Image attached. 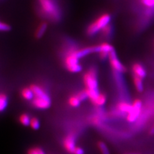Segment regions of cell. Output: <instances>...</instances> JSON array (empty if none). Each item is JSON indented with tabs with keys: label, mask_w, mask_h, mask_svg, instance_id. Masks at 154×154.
I'll return each instance as SVG.
<instances>
[{
	"label": "cell",
	"mask_w": 154,
	"mask_h": 154,
	"mask_svg": "<svg viewBox=\"0 0 154 154\" xmlns=\"http://www.w3.org/2000/svg\"><path fill=\"white\" fill-rule=\"evenodd\" d=\"M76 94H77V96H79V98H80V100L82 101V102H83V101H84L86 99L88 98V93H87L85 89L83 90V91H80V92L77 93Z\"/></svg>",
	"instance_id": "obj_23"
},
{
	"label": "cell",
	"mask_w": 154,
	"mask_h": 154,
	"mask_svg": "<svg viewBox=\"0 0 154 154\" xmlns=\"http://www.w3.org/2000/svg\"><path fill=\"white\" fill-rule=\"evenodd\" d=\"M125 154H141V153H137V152H128V153H126Z\"/></svg>",
	"instance_id": "obj_28"
},
{
	"label": "cell",
	"mask_w": 154,
	"mask_h": 154,
	"mask_svg": "<svg viewBox=\"0 0 154 154\" xmlns=\"http://www.w3.org/2000/svg\"><path fill=\"white\" fill-rule=\"evenodd\" d=\"M11 28L8 24L0 21V32H8Z\"/></svg>",
	"instance_id": "obj_24"
},
{
	"label": "cell",
	"mask_w": 154,
	"mask_h": 154,
	"mask_svg": "<svg viewBox=\"0 0 154 154\" xmlns=\"http://www.w3.org/2000/svg\"><path fill=\"white\" fill-rule=\"evenodd\" d=\"M132 109L131 112L127 114V120L129 123L136 122L140 116L143 102L141 100L136 99L132 103Z\"/></svg>",
	"instance_id": "obj_6"
},
{
	"label": "cell",
	"mask_w": 154,
	"mask_h": 154,
	"mask_svg": "<svg viewBox=\"0 0 154 154\" xmlns=\"http://www.w3.org/2000/svg\"><path fill=\"white\" fill-rule=\"evenodd\" d=\"M82 101L80 100L79 98V96H77V94H73L71 96H70V98H69L68 102L70 106L73 107H78L80 106L81 103Z\"/></svg>",
	"instance_id": "obj_17"
},
{
	"label": "cell",
	"mask_w": 154,
	"mask_h": 154,
	"mask_svg": "<svg viewBox=\"0 0 154 154\" xmlns=\"http://www.w3.org/2000/svg\"><path fill=\"white\" fill-rule=\"evenodd\" d=\"M64 65L67 69L71 73H79L82 71L80 59L75 50H71L67 53L64 58Z\"/></svg>",
	"instance_id": "obj_5"
},
{
	"label": "cell",
	"mask_w": 154,
	"mask_h": 154,
	"mask_svg": "<svg viewBox=\"0 0 154 154\" xmlns=\"http://www.w3.org/2000/svg\"><path fill=\"white\" fill-rule=\"evenodd\" d=\"M133 82L135 86V88L138 93H143L144 91V85L143 82V79L139 77L133 75L132 76Z\"/></svg>",
	"instance_id": "obj_12"
},
{
	"label": "cell",
	"mask_w": 154,
	"mask_h": 154,
	"mask_svg": "<svg viewBox=\"0 0 154 154\" xmlns=\"http://www.w3.org/2000/svg\"><path fill=\"white\" fill-rule=\"evenodd\" d=\"M21 96L22 97L28 101H32L33 98H34V94L31 88H25L22 89L21 91Z\"/></svg>",
	"instance_id": "obj_14"
},
{
	"label": "cell",
	"mask_w": 154,
	"mask_h": 154,
	"mask_svg": "<svg viewBox=\"0 0 154 154\" xmlns=\"http://www.w3.org/2000/svg\"><path fill=\"white\" fill-rule=\"evenodd\" d=\"M31 119L32 118H30V116L27 114H23L19 117V122L25 127L30 126Z\"/></svg>",
	"instance_id": "obj_19"
},
{
	"label": "cell",
	"mask_w": 154,
	"mask_h": 154,
	"mask_svg": "<svg viewBox=\"0 0 154 154\" xmlns=\"http://www.w3.org/2000/svg\"><path fill=\"white\" fill-rule=\"evenodd\" d=\"M84 84L85 87V90L88 93V99L91 102L97 97L100 93L98 89V72L94 67H91L84 75Z\"/></svg>",
	"instance_id": "obj_1"
},
{
	"label": "cell",
	"mask_w": 154,
	"mask_h": 154,
	"mask_svg": "<svg viewBox=\"0 0 154 154\" xmlns=\"http://www.w3.org/2000/svg\"><path fill=\"white\" fill-rule=\"evenodd\" d=\"M141 2L144 5L149 7H154V0H141Z\"/></svg>",
	"instance_id": "obj_25"
},
{
	"label": "cell",
	"mask_w": 154,
	"mask_h": 154,
	"mask_svg": "<svg viewBox=\"0 0 154 154\" xmlns=\"http://www.w3.org/2000/svg\"><path fill=\"white\" fill-rule=\"evenodd\" d=\"M84 153H85V152L84 149L79 146H76L73 152V154H84Z\"/></svg>",
	"instance_id": "obj_26"
},
{
	"label": "cell",
	"mask_w": 154,
	"mask_h": 154,
	"mask_svg": "<svg viewBox=\"0 0 154 154\" xmlns=\"http://www.w3.org/2000/svg\"><path fill=\"white\" fill-rule=\"evenodd\" d=\"M30 88L34 94V98L32 100L33 107L40 110H45L50 107L51 100L46 91L41 86L35 84L32 85Z\"/></svg>",
	"instance_id": "obj_2"
},
{
	"label": "cell",
	"mask_w": 154,
	"mask_h": 154,
	"mask_svg": "<svg viewBox=\"0 0 154 154\" xmlns=\"http://www.w3.org/2000/svg\"><path fill=\"white\" fill-rule=\"evenodd\" d=\"M28 154H45V152L39 147H34L28 151Z\"/></svg>",
	"instance_id": "obj_22"
},
{
	"label": "cell",
	"mask_w": 154,
	"mask_h": 154,
	"mask_svg": "<svg viewBox=\"0 0 154 154\" xmlns=\"http://www.w3.org/2000/svg\"><path fill=\"white\" fill-rule=\"evenodd\" d=\"M8 104V99L7 96L5 94H0V112L6 109Z\"/></svg>",
	"instance_id": "obj_16"
},
{
	"label": "cell",
	"mask_w": 154,
	"mask_h": 154,
	"mask_svg": "<svg viewBox=\"0 0 154 154\" xmlns=\"http://www.w3.org/2000/svg\"><path fill=\"white\" fill-rule=\"evenodd\" d=\"M40 5L42 12L52 20L57 21L60 19V11L52 0H40Z\"/></svg>",
	"instance_id": "obj_4"
},
{
	"label": "cell",
	"mask_w": 154,
	"mask_h": 154,
	"mask_svg": "<svg viewBox=\"0 0 154 154\" xmlns=\"http://www.w3.org/2000/svg\"><path fill=\"white\" fill-rule=\"evenodd\" d=\"M96 46H97V50L99 54H103V53H104V54H109L110 52L114 50L113 46L110 45L109 43H107V42L102 43V44L100 45H96Z\"/></svg>",
	"instance_id": "obj_11"
},
{
	"label": "cell",
	"mask_w": 154,
	"mask_h": 154,
	"mask_svg": "<svg viewBox=\"0 0 154 154\" xmlns=\"http://www.w3.org/2000/svg\"><path fill=\"white\" fill-rule=\"evenodd\" d=\"M30 126L33 130H38L40 128V126H41L39 120H38L37 118H32L31 119Z\"/></svg>",
	"instance_id": "obj_21"
},
{
	"label": "cell",
	"mask_w": 154,
	"mask_h": 154,
	"mask_svg": "<svg viewBox=\"0 0 154 154\" xmlns=\"http://www.w3.org/2000/svg\"><path fill=\"white\" fill-rule=\"evenodd\" d=\"M101 32H102V33L103 36H104L106 38H109L112 35L113 26L112 25L109 24L108 25L105 26Z\"/></svg>",
	"instance_id": "obj_18"
},
{
	"label": "cell",
	"mask_w": 154,
	"mask_h": 154,
	"mask_svg": "<svg viewBox=\"0 0 154 154\" xmlns=\"http://www.w3.org/2000/svg\"><path fill=\"white\" fill-rule=\"evenodd\" d=\"M109 60L110 66L114 69V71L118 72V73H125L127 71V68L118 59L116 52L115 50H112L109 54Z\"/></svg>",
	"instance_id": "obj_7"
},
{
	"label": "cell",
	"mask_w": 154,
	"mask_h": 154,
	"mask_svg": "<svg viewBox=\"0 0 154 154\" xmlns=\"http://www.w3.org/2000/svg\"><path fill=\"white\" fill-rule=\"evenodd\" d=\"M63 146L67 152L73 154L75 148H76V137L74 134H69L65 137L63 140Z\"/></svg>",
	"instance_id": "obj_8"
},
{
	"label": "cell",
	"mask_w": 154,
	"mask_h": 154,
	"mask_svg": "<svg viewBox=\"0 0 154 154\" xmlns=\"http://www.w3.org/2000/svg\"><path fill=\"white\" fill-rule=\"evenodd\" d=\"M48 28V24L46 22H42L37 28L35 32V37L38 38H41L45 34Z\"/></svg>",
	"instance_id": "obj_15"
},
{
	"label": "cell",
	"mask_w": 154,
	"mask_h": 154,
	"mask_svg": "<svg viewBox=\"0 0 154 154\" xmlns=\"http://www.w3.org/2000/svg\"><path fill=\"white\" fill-rule=\"evenodd\" d=\"M106 102H107V96L103 93H100L91 103L97 107H102L105 104Z\"/></svg>",
	"instance_id": "obj_13"
},
{
	"label": "cell",
	"mask_w": 154,
	"mask_h": 154,
	"mask_svg": "<svg viewBox=\"0 0 154 154\" xmlns=\"http://www.w3.org/2000/svg\"><path fill=\"white\" fill-rule=\"evenodd\" d=\"M132 71L133 75H136L143 80L145 78L147 75L146 70L144 68V67L138 62H135L132 66Z\"/></svg>",
	"instance_id": "obj_9"
},
{
	"label": "cell",
	"mask_w": 154,
	"mask_h": 154,
	"mask_svg": "<svg viewBox=\"0 0 154 154\" xmlns=\"http://www.w3.org/2000/svg\"><path fill=\"white\" fill-rule=\"evenodd\" d=\"M116 108L119 112L128 114L131 112L132 109V105L127 102H119L116 105Z\"/></svg>",
	"instance_id": "obj_10"
},
{
	"label": "cell",
	"mask_w": 154,
	"mask_h": 154,
	"mask_svg": "<svg viewBox=\"0 0 154 154\" xmlns=\"http://www.w3.org/2000/svg\"><path fill=\"white\" fill-rule=\"evenodd\" d=\"M111 20V16L109 14L105 13L99 16L96 20L90 24L87 29V33L89 36L96 35L100 31H102V29L110 24Z\"/></svg>",
	"instance_id": "obj_3"
},
{
	"label": "cell",
	"mask_w": 154,
	"mask_h": 154,
	"mask_svg": "<svg viewBox=\"0 0 154 154\" xmlns=\"http://www.w3.org/2000/svg\"><path fill=\"white\" fill-rule=\"evenodd\" d=\"M97 145L99 148L100 152L102 154H110L108 146L103 141H99Z\"/></svg>",
	"instance_id": "obj_20"
},
{
	"label": "cell",
	"mask_w": 154,
	"mask_h": 154,
	"mask_svg": "<svg viewBox=\"0 0 154 154\" xmlns=\"http://www.w3.org/2000/svg\"><path fill=\"white\" fill-rule=\"evenodd\" d=\"M150 134L151 135H153V134H154V124H153V125L152 127V128H151V129H150Z\"/></svg>",
	"instance_id": "obj_27"
}]
</instances>
